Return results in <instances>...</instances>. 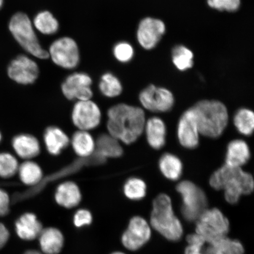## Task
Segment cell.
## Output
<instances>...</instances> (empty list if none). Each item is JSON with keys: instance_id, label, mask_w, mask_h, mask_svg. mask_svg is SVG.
<instances>
[{"instance_id": "16", "label": "cell", "mask_w": 254, "mask_h": 254, "mask_svg": "<svg viewBox=\"0 0 254 254\" xmlns=\"http://www.w3.org/2000/svg\"><path fill=\"white\" fill-rule=\"evenodd\" d=\"M12 147L18 156L25 160H30L39 155L40 145L33 135L21 134L14 136L11 141Z\"/></svg>"}, {"instance_id": "37", "label": "cell", "mask_w": 254, "mask_h": 254, "mask_svg": "<svg viewBox=\"0 0 254 254\" xmlns=\"http://www.w3.org/2000/svg\"><path fill=\"white\" fill-rule=\"evenodd\" d=\"M92 222V215L86 209H79L74 215V223L76 227H81L90 225Z\"/></svg>"}, {"instance_id": "36", "label": "cell", "mask_w": 254, "mask_h": 254, "mask_svg": "<svg viewBox=\"0 0 254 254\" xmlns=\"http://www.w3.org/2000/svg\"><path fill=\"white\" fill-rule=\"evenodd\" d=\"M211 7L220 11H235L240 5V0H208Z\"/></svg>"}, {"instance_id": "7", "label": "cell", "mask_w": 254, "mask_h": 254, "mask_svg": "<svg viewBox=\"0 0 254 254\" xmlns=\"http://www.w3.org/2000/svg\"><path fill=\"white\" fill-rule=\"evenodd\" d=\"M176 189L183 199L182 213L184 218L188 221L197 220L207 205L205 192L189 181L180 183Z\"/></svg>"}, {"instance_id": "19", "label": "cell", "mask_w": 254, "mask_h": 254, "mask_svg": "<svg viewBox=\"0 0 254 254\" xmlns=\"http://www.w3.org/2000/svg\"><path fill=\"white\" fill-rule=\"evenodd\" d=\"M250 157V150L247 143L241 139H236L228 145L225 164L241 168L249 161Z\"/></svg>"}, {"instance_id": "22", "label": "cell", "mask_w": 254, "mask_h": 254, "mask_svg": "<svg viewBox=\"0 0 254 254\" xmlns=\"http://www.w3.org/2000/svg\"><path fill=\"white\" fill-rule=\"evenodd\" d=\"M41 250L45 254H58L64 245L62 233L55 228H48L41 231L39 237Z\"/></svg>"}, {"instance_id": "42", "label": "cell", "mask_w": 254, "mask_h": 254, "mask_svg": "<svg viewBox=\"0 0 254 254\" xmlns=\"http://www.w3.org/2000/svg\"><path fill=\"white\" fill-rule=\"evenodd\" d=\"M2 135L1 131H0V144H1V142L2 141Z\"/></svg>"}, {"instance_id": "13", "label": "cell", "mask_w": 254, "mask_h": 254, "mask_svg": "<svg viewBox=\"0 0 254 254\" xmlns=\"http://www.w3.org/2000/svg\"><path fill=\"white\" fill-rule=\"evenodd\" d=\"M151 231L147 222L140 217H133L123 234L122 243L126 249L136 251L150 240Z\"/></svg>"}, {"instance_id": "35", "label": "cell", "mask_w": 254, "mask_h": 254, "mask_svg": "<svg viewBox=\"0 0 254 254\" xmlns=\"http://www.w3.org/2000/svg\"><path fill=\"white\" fill-rule=\"evenodd\" d=\"M189 246L186 248L185 254H204L202 253V247L205 241L198 234L189 235L187 238Z\"/></svg>"}, {"instance_id": "23", "label": "cell", "mask_w": 254, "mask_h": 254, "mask_svg": "<svg viewBox=\"0 0 254 254\" xmlns=\"http://www.w3.org/2000/svg\"><path fill=\"white\" fill-rule=\"evenodd\" d=\"M120 142L109 134H101L95 141V151L106 159L120 157L123 153Z\"/></svg>"}, {"instance_id": "15", "label": "cell", "mask_w": 254, "mask_h": 254, "mask_svg": "<svg viewBox=\"0 0 254 254\" xmlns=\"http://www.w3.org/2000/svg\"><path fill=\"white\" fill-rule=\"evenodd\" d=\"M166 31L163 21L158 19L146 18L139 23L137 39L145 49L150 50L157 45Z\"/></svg>"}, {"instance_id": "18", "label": "cell", "mask_w": 254, "mask_h": 254, "mask_svg": "<svg viewBox=\"0 0 254 254\" xmlns=\"http://www.w3.org/2000/svg\"><path fill=\"white\" fill-rule=\"evenodd\" d=\"M144 130L149 145L159 150L166 144V127L163 120L154 117L145 123Z\"/></svg>"}, {"instance_id": "4", "label": "cell", "mask_w": 254, "mask_h": 254, "mask_svg": "<svg viewBox=\"0 0 254 254\" xmlns=\"http://www.w3.org/2000/svg\"><path fill=\"white\" fill-rule=\"evenodd\" d=\"M152 227L168 240L177 241L182 238L183 228L174 215L169 196L161 193L154 199L151 215Z\"/></svg>"}, {"instance_id": "31", "label": "cell", "mask_w": 254, "mask_h": 254, "mask_svg": "<svg viewBox=\"0 0 254 254\" xmlns=\"http://www.w3.org/2000/svg\"><path fill=\"white\" fill-rule=\"evenodd\" d=\"M19 165L17 158L8 152H0V178L8 179L18 172Z\"/></svg>"}, {"instance_id": "39", "label": "cell", "mask_w": 254, "mask_h": 254, "mask_svg": "<svg viewBox=\"0 0 254 254\" xmlns=\"http://www.w3.org/2000/svg\"><path fill=\"white\" fill-rule=\"evenodd\" d=\"M9 231L4 224L0 222V250L5 247L9 240Z\"/></svg>"}, {"instance_id": "20", "label": "cell", "mask_w": 254, "mask_h": 254, "mask_svg": "<svg viewBox=\"0 0 254 254\" xmlns=\"http://www.w3.org/2000/svg\"><path fill=\"white\" fill-rule=\"evenodd\" d=\"M55 198L56 202L63 207L74 208L81 201L80 190L75 183L64 182L57 187Z\"/></svg>"}, {"instance_id": "9", "label": "cell", "mask_w": 254, "mask_h": 254, "mask_svg": "<svg viewBox=\"0 0 254 254\" xmlns=\"http://www.w3.org/2000/svg\"><path fill=\"white\" fill-rule=\"evenodd\" d=\"M39 65L34 60L25 55H20L12 60L7 67V75L16 83L33 84L39 77Z\"/></svg>"}, {"instance_id": "29", "label": "cell", "mask_w": 254, "mask_h": 254, "mask_svg": "<svg viewBox=\"0 0 254 254\" xmlns=\"http://www.w3.org/2000/svg\"><path fill=\"white\" fill-rule=\"evenodd\" d=\"M234 124L241 134L246 136L252 135L254 129V113L249 109H240L234 117Z\"/></svg>"}, {"instance_id": "10", "label": "cell", "mask_w": 254, "mask_h": 254, "mask_svg": "<svg viewBox=\"0 0 254 254\" xmlns=\"http://www.w3.org/2000/svg\"><path fill=\"white\" fill-rule=\"evenodd\" d=\"M139 99L145 109L155 113L168 112L174 104V98L171 91L153 85L143 90Z\"/></svg>"}, {"instance_id": "38", "label": "cell", "mask_w": 254, "mask_h": 254, "mask_svg": "<svg viewBox=\"0 0 254 254\" xmlns=\"http://www.w3.org/2000/svg\"><path fill=\"white\" fill-rule=\"evenodd\" d=\"M10 198L4 190L0 188V217H5L9 212Z\"/></svg>"}, {"instance_id": "32", "label": "cell", "mask_w": 254, "mask_h": 254, "mask_svg": "<svg viewBox=\"0 0 254 254\" xmlns=\"http://www.w3.org/2000/svg\"><path fill=\"white\" fill-rule=\"evenodd\" d=\"M147 186L144 181L138 178H131L127 181L124 186V192L127 198L131 200H139L146 195Z\"/></svg>"}, {"instance_id": "11", "label": "cell", "mask_w": 254, "mask_h": 254, "mask_svg": "<svg viewBox=\"0 0 254 254\" xmlns=\"http://www.w3.org/2000/svg\"><path fill=\"white\" fill-rule=\"evenodd\" d=\"M101 119L100 108L91 100L78 101L73 107L72 122L79 130L88 131L97 128Z\"/></svg>"}, {"instance_id": "33", "label": "cell", "mask_w": 254, "mask_h": 254, "mask_svg": "<svg viewBox=\"0 0 254 254\" xmlns=\"http://www.w3.org/2000/svg\"><path fill=\"white\" fill-rule=\"evenodd\" d=\"M193 54L186 47L180 46L174 48L173 52V62L176 67L181 71H185L193 65Z\"/></svg>"}, {"instance_id": "12", "label": "cell", "mask_w": 254, "mask_h": 254, "mask_svg": "<svg viewBox=\"0 0 254 254\" xmlns=\"http://www.w3.org/2000/svg\"><path fill=\"white\" fill-rule=\"evenodd\" d=\"M91 85L90 75L84 72H74L66 77L63 82L62 92L69 100H89L93 95Z\"/></svg>"}, {"instance_id": "24", "label": "cell", "mask_w": 254, "mask_h": 254, "mask_svg": "<svg viewBox=\"0 0 254 254\" xmlns=\"http://www.w3.org/2000/svg\"><path fill=\"white\" fill-rule=\"evenodd\" d=\"M71 145L75 154L82 158L91 157L95 150V141L86 131L79 130L75 132L71 139Z\"/></svg>"}, {"instance_id": "1", "label": "cell", "mask_w": 254, "mask_h": 254, "mask_svg": "<svg viewBox=\"0 0 254 254\" xmlns=\"http://www.w3.org/2000/svg\"><path fill=\"white\" fill-rule=\"evenodd\" d=\"M145 123L144 111L138 107L119 104L108 111L109 134L126 144L137 140L144 131Z\"/></svg>"}, {"instance_id": "28", "label": "cell", "mask_w": 254, "mask_h": 254, "mask_svg": "<svg viewBox=\"0 0 254 254\" xmlns=\"http://www.w3.org/2000/svg\"><path fill=\"white\" fill-rule=\"evenodd\" d=\"M244 247L237 240H232L227 237L211 244L204 254H244Z\"/></svg>"}, {"instance_id": "14", "label": "cell", "mask_w": 254, "mask_h": 254, "mask_svg": "<svg viewBox=\"0 0 254 254\" xmlns=\"http://www.w3.org/2000/svg\"><path fill=\"white\" fill-rule=\"evenodd\" d=\"M178 138L184 147L193 149L199 144V132L191 108L184 112L179 121Z\"/></svg>"}, {"instance_id": "34", "label": "cell", "mask_w": 254, "mask_h": 254, "mask_svg": "<svg viewBox=\"0 0 254 254\" xmlns=\"http://www.w3.org/2000/svg\"><path fill=\"white\" fill-rule=\"evenodd\" d=\"M113 55L119 62L127 63L129 62L134 56V50L129 43L120 42L114 46Z\"/></svg>"}, {"instance_id": "25", "label": "cell", "mask_w": 254, "mask_h": 254, "mask_svg": "<svg viewBox=\"0 0 254 254\" xmlns=\"http://www.w3.org/2000/svg\"><path fill=\"white\" fill-rule=\"evenodd\" d=\"M35 30L45 36H52L58 32L59 22L52 12L41 11L35 15L32 21Z\"/></svg>"}, {"instance_id": "2", "label": "cell", "mask_w": 254, "mask_h": 254, "mask_svg": "<svg viewBox=\"0 0 254 254\" xmlns=\"http://www.w3.org/2000/svg\"><path fill=\"white\" fill-rule=\"evenodd\" d=\"M209 184L216 190H224L225 199L230 204H236L242 195L253 191V177L240 167L225 164L212 174Z\"/></svg>"}, {"instance_id": "5", "label": "cell", "mask_w": 254, "mask_h": 254, "mask_svg": "<svg viewBox=\"0 0 254 254\" xmlns=\"http://www.w3.org/2000/svg\"><path fill=\"white\" fill-rule=\"evenodd\" d=\"M8 28L14 39L25 52L37 59H49L47 50L41 45L33 23L26 14L18 12L12 15Z\"/></svg>"}, {"instance_id": "27", "label": "cell", "mask_w": 254, "mask_h": 254, "mask_svg": "<svg viewBox=\"0 0 254 254\" xmlns=\"http://www.w3.org/2000/svg\"><path fill=\"white\" fill-rule=\"evenodd\" d=\"M161 173L167 179L176 181L179 179L183 172L182 161L176 155L165 154L159 161Z\"/></svg>"}, {"instance_id": "40", "label": "cell", "mask_w": 254, "mask_h": 254, "mask_svg": "<svg viewBox=\"0 0 254 254\" xmlns=\"http://www.w3.org/2000/svg\"><path fill=\"white\" fill-rule=\"evenodd\" d=\"M24 254H42L39 252H37L35 250H29L25 252Z\"/></svg>"}, {"instance_id": "41", "label": "cell", "mask_w": 254, "mask_h": 254, "mask_svg": "<svg viewBox=\"0 0 254 254\" xmlns=\"http://www.w3.org/2000/svg\"><path fill=\"white\" fill-rule=\"evenodd\" d=\"M3 4H4V0H0V9L2 7Z\"/></svg>"}, {"instance_id": "21", "label": "cell", "mask_w": 254, "mask_h": 254, "mask_svg": "<svg viewBox=\"0 0 254 254\" xmlns=\"http://www.w3.org/2000/svg\"><path fill=\"white\" fill-rule=\"evenodd\" d=\"M44 143L48 151L53 155H58L68 147L69 139L62 129L57 127L47 128L44 134Z\"/></svg>"}, {"instance_id": "26", "label": "cell", "mask_w": 254, "mask_h": 254, "mask_svg": "<svg viewBox=\"0 0 254 254\" xmlns=\"http://www.w3.org/2000/svg\"><path fill=\"white\" fill-rule=\"evenodd\" d=\"M19 177L25 185L35 187L43 180V171L39 165L31 160H26L19 166Z\"/></svg>"}, {"instance_id": "3", "label": "cell", "mask_w": 254, "mask_h": 254, "mask_svg": "<svg viewBox=\"0 0 254 254\" xmlns=\"http://www.w3.org/2000/svg\"><path fill=\"white\" fill-rule=\"evenodd\" d=\"M191 109L200 134L211 138L222 135L228 123V113L224 104L215 100H202Z\"/></svg>"}, {"instance_id": "43", "label": "cell", "mask_w": 254, "mask_h": 254, "mask_svg": "<svg viewBox=\"0 0 254 254\" xmlns=\"http://www.w3.org/2000/svg\"><path fill=\"white\" fill-rule=\"evenodd\" d=\"M112 254H124L123 253L117 252V253H114Z\"/></svg>"}, {"instance_id": "17", "label": "cell", "mask_w": 254, "mask_h": 254, "mask_svg": "<svg viewBox=\"0 0 254 254\" xmlns=\"http://www.w3.org/2000/svg\"><path fill=\"white\" fill-rule=\"evenodd\" d=\"M16 233L21 239L32 241L40 236L43 226L34 214L25 213L22 215L15 222Z\"/></svg>"}, {"instance_id": "30", "label": "cell", "mask_w": 254, "mask_h": 254, "mask_svg": "<svg viewBox=\"0 0 254 254\" xmlns=\"http://www.w3.org/2000/svg\"><path fill=\"white\" fill-rule=\"evenodd\" d=\"M99 88L101 93L109 98L118 97L123 91L122 85L119 78L110 72L102 75Z\"/></svg>"}, {"instance_id": "6", "label": "cell", "mask_w": 254, "mask_h": 254, "mask_svg": "<svg viewBox=\"0 0 254 254\" xmlns=\"http://www.w3.org/2000/svg\"><path fill=\"white\" fill-rule=\"evenodd\" d=\"M197 220L196 233L209 245L226 237L230 230L229 221L217 208L205 209Z\"/></svg>"}, {"instance_id": "8", "label": "cell", "mask_w": 254, "mask_h": 254, "mask_svg": "<svg viewBox=\"0 0 254 254\" xmlns=\"http://www.w3.org/2000/svg\"><path fill=\"white\" fill-rule=\"evenodd\" d=\"M49 58L57 66L64 69H72L78 66L80 61V54L76 41L69 37H60L51 44Z\"/></svg>"}]
</instances>
